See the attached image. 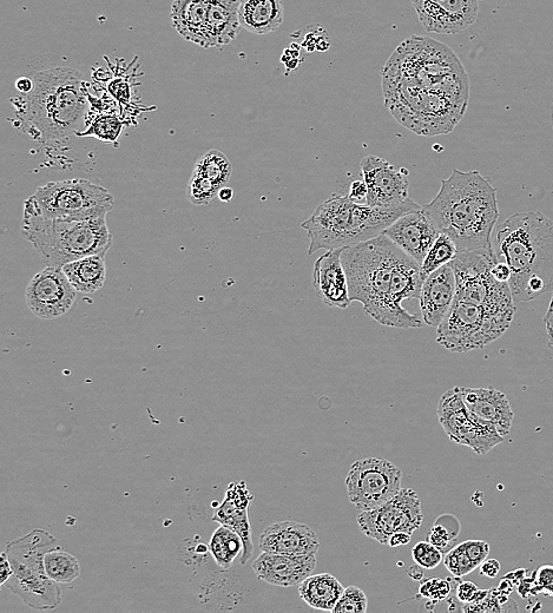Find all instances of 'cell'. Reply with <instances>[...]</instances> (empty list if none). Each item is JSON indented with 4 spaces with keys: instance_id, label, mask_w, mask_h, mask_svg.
Wrapping results in <instances>:
<instances>
[{
    "instance_id": "cell-1",
    "label": "cell",
    "mask_w": 553,
    "mask_h": 613,
    "mask_svg": "<svg viewBox=\"0 0 553 613\" xmlns=\"http://www.w3.org/2000/svg\"><path fill=\"white\" fill-rule=\"evenodd\" d=\"M385 105L403 127L419 136L452 133L470 101V79L443 43L412 36L388 58L383 70Z\"/></svg>"
},
{
    "instance_id": "cell-2",
    "label": "cell",
    "mask_w": 553,
    "mask_h": 613,
    "mask_svg": "<svg viewBox=\"0 0 553 613\" xmlns=\"http://www.w3.org/2000/svg\"><path fill=\"white\" fill-rule=\"evenodd\" d=\"M341 261L351 301L361 302L374 321L400 329L424 326L423 320L401 306L405 300L419 299L425 280L420 265L387 236L344 248Z\"/></svg>"
},
{
    "instance_id": "cell-3",
    "label": "cell",
    "mask_w": 553,
    "mask_h": 613,
    "mask_svg": "<svg viewBox=\"0 0 553 613\" xmlns=\"http://www.w3.org/2000/svg\"><path fill=\"white\" fill-rule=\"evenodd\" d=\"M423 212L440 234L456 243L458 252L493 249L491 236L499 217L497 189L479 171L454 169Z\"/></svg>"
},
{
    "instance_id": "cell-4",
    "label": "cell",
    "mask_w": 553,
    "mask_h": 613,
    "mask_svg": "<svg viewBox=\"0 0 553 613\" xmlns=\"http://www.w3.org/2000/svg\"><path fill=\"white\" fill-rule=\"evenodd\" d=\"M498 261L511 269L513 301L553 292V221L539 212L513 214L497 230Z\"/></svg>"
},
{
    "instance_id": "cell-5",
    "label": "cell",
    "mask_w": 553,
    "mask_h": 613,
    "mask_svg": "<svg viewBox=\"0 0 553 613\" xmlns=\"http://www.w3.org/2000/svg\"><path fill=\"white\" fill-rule=\"evenodd\" d=\"M13 105L23 129L45 142L77 134L89 102L81 72L55 67L37 72L34 89Z\"/></svg>"
},
{
    "instance_id": "cell-6",
    "label": "cell",
    "mask_w": 553,
    "mask_h": 613,
    "mask_svg": "<svg viewBox=\"0 0 553 613\" xmlns=\"http://www.w3.org/2000/svg\"><path fill=\"white\" fill-rule=\"evenodd\" d=\"M420 208L410 199L397 207L375 208L334 194L301 224L311 241L308 255L321 249L346 248L375 239L400 216Z\"/></svg>"
},
{
    "instance_id": "cell-7",
    "label": "cell",
    "mask_w": 553,
    "mask_h": 613,
    "mask_svg": "<svg viewBox=\"0 0 553 613\" xmlns=\"http://www.w3.org/2000/svg\"><path fill=\"white\" fill-rule=\"evenodd\" d=\"M23 235L46 265L59 268L83 257L107 254L113 245L107 216L62 220L24 212Z\"/></svg>"
},
{
    "instance_id": "cell-8",
    "label": "cell",
    "mask_w": 553,
    "mask_h": 613,
    "mask_svg": "<svg viewBox=\"0 0 553 613\" xmlns=\"http://www.w3.org/2000/svg\"><path fill=\"white\" fill-rule=\"evenodd\" d=\"M57 544V538L50 532L36 529L6 547L13 569L9 589L32 609L54 610L62 603V590L46 575L44 565L46 553Z\"/></svg>"
},
{
    "instance_id": "cell-9",
    "label": "cell",
    "mask_w": 553,
    "mask_h": 613,
    "mask_svg": "<svg viewBox=\"0 0 553 613\" xmlns=\"http://www.w3.org/2000/svg\"><path fill=\"white\" fill-rule=\"evenodd\" d=\"M239 0H174L171 23L177 34L203 49L222 48L239 36Z\"/></svg>"
},
{
    "instance_id": "cell-10",
    "label": "cell",
    "mask_w": 553,
    "mask_h": 613,
    "mask_svg": "<svg viewBox=\"0 0 553 613\" xmlns=\"http://www.w3.org/2000/svg\"><path fill=\"white\" fill-rule=\"evenodd\" d=\"M114 196L88 180L49 182L39 187L24 203V212L48 219L88 220L107 216L113 210Z\"/></svg>"
},
{
    "instance_id": "cell-11",
    "label": "cell",
    "mask_w": 553,
    "mask_h": 613,
    "mask_svg": "<svg viewBox=\"0 0 553 613\" xmlns=\"http://www.w3.org/2000/svg\"><path fill=\"white\" fill-rule=\"evenodd\" d=\"M497 262L495 249L458 252L451 261L457 281L454 301L473 303L492 311L515 315L516 306L509 283L498 282L493 278L491 270Z\"/></svg>"
},
{
    "instance_id": "cell-12",
    "label": "cell",
    "mask_w": 553,
    "mask_h": 613,
    "mask_svg": "<svg viewBox=\"0 0 553 613\" xmlns=\"http://www.w3.org/2000/svg\"><path fill=\"white\" fill-rule=\"evenodd\" d=\"M513 316L473 303L454 301L449 314L437 328V342L452 353L483 349L508 331Z\"/></svg>"
},
{
    "instance_id": "cell-13",
    "label": "cell",
    "mask_w": 553,
    "mask_h": 613,
    "mask_svg": "<svg viewBox=\"0 0 553 613\" xmlns=\"http://www.w3.org/2000/svg\"><path fill=\"white\" fill-rule=\"evenodd\" d=\"M438 420L453 443L470 447L484 456L504 441L496 426L474 415L466 407L460 387H453L440 398Z\"/></svg>"
},
{
    "instance_id": "cell-14",
    "label": "cell",
    "mask_w": 553,
    "mask_h": 613,
    "mask_svg": "<svg viewBox=\"0 0 553 613\" xmlns=\"http://www.w3.org/2000/svg\"><path fill=\"white\" fill-rule=\"evenodd\" d=\"M403 472L391 461L367 458L355 461L346 477L350 502L359 511H370L401 491Z\"/></svg>"
},
{
    "instance_id": "cell-15",
    "label": "cell",
    "mask_w": 553,
    "mask_h": 613,
    "mask_svg": "<svg viewBox=\"0 0 553 613\" xmlns=\"http://www.w3.org/2000/svg\"><path fill=\"white\" fill-rule=\"evenodd\" d=\"M423 520L421 502L413 489H401L387 503L370 511H360L357 518L360 531L381 545H388L394 533L407 532L413 535Z\"/></svg>"
},
{
    "instance_id": "cell-16",
    "label": "cell",
    "mask_w": 553,
    "mask_h": 613,
    "mask_svg": "<svg viewBox=\"0 0 553 613\" xmlns=\"http://www.w3.org/2000/svg\"><path fill=\"white\" fill-rule=\"evenodd\" d=\"M77 290L62 268L48 266L35 275L26 288V303L32 314L55 320L67 314L76 301Z\"/></svg>"
},
{
    "instance_id": "cell-17",
    "label": "cell",
    "mask_w": 553,
    "mask_h": 613,
    "mask_svg": "<svg viewBox=\"0 0 553 613\" xmlns=\"http://www.w3.org/2000/svg\"><path fill=\"white\" fill-rule=\"evenodd\" d=\"M360 167L368 187L367 206L397 207L408 200L407 169H397L385 158L373 155L365 157Z\"/></svg>"
},
{
    "instance_id": "cell-18",
    "label": "cell",
    "mask_w": 553,
    "mask_h": 613,
    "mask_svg": "<svg viewBox=\"0 0 553 613\" xmlns=\"http://www.w3.org/2000/svg\"><path fill=\"white\" fill-rule=\"evenodd\" d=\"M426 32L457 35L476 23L478 0H411Z\"/></svg>"
},
{
    "instance_id": "cell-19",
    "label": "cell",
    "mask_w": 553,
    "mask_h": 613,
    "mask_svg": "<svg viewBox=\"0 0 553 613\" xmlns=\"http://www.w3.org/2000/svg\"><path fill=\"white\" fill-rule=\"evenodd\" d=\"M383 234L419 265L423 263L427 252L440 235L427 219L423 207L400 216Z\"/></svg>"
},
{
    "instance_id": "cell-20",
    "label": "cell",
    "mask_w": 553,
    "mask_h": 613,
    "mask_svg": "<svg viewBox=\"0 0 553 613\" xmlns=\"http://www.w3.org/2000/svg\"><path fill=\"white\" fill-rule=\"evenodd\" d=\"M316 563V555L294 556L262 552L255 559L253 570L263 582L281 588H292L312 576Z\"/></svg>"
},
{
    "instance_id": "cell-21",
    "label": "cell",
    "mask_w": 553,
    "mask_h": 613,
    "mask_svg": "<svg viewBox=\"0 0 553 613\" xmlns=\"http://www.w3.org/2000/svg\"><path fill=\"white\" fill-rule=\"evenodd\" d=\"M344 248L331 249L316 260L313 268V288L328 307L347 309L352 305L350 288L341 254Z\"/></svg>"
},
{
    "instance_id": "cell-22",
    "label": "cell",
    "mask_w": 553,
    "mask_h": 613,
    "mask_svg": "<svg viewBox=\"0 0 553 613\" xmlns=\"http://www.w3.org/2000/svg\"><path fill=\"white\" fill-rule=\"evenodd\" d=\"M456 293V274H454L451 263L427 276L421 286L419 296L424 324L438 328L449 314L454 299H456Z\"/></svg>"
},
{
    "instance_id": "cell-23",
    "label": "cell",
    "mask_w": 553,
    "mask_h": 613,
    "mask_svg": "<svg viewBox=\"0 0 553 613\" xmlns=\"http://www.w3.org/2000/svg\"><path fill=\"white\" fill-rule=\"evenodd\" d=\"M262 552L282 555H316L320 549L318 536L311 527L298 522H280L269 525L259 539Z\"/></svg>"
},
{
    "instance_id": "cell-24",
    "label": "cell",
    "mask_w": 553,
    "mask_h": 613,
    "mask_svg": "<svg viewBox=\"0 0 553 613\" xmlns=\"http://www.w3.org/2000/svg\"><path fill=\"white\" fill-rule=\"evenodd\" d=\"M462 397L469 411L487 423L496 426L505 438L510 434L515 413L506 394L493 387H460Z\"/></svg>"
},
{
    "instance_id": "cell-25",
    "label": "cell",
    "mask_w": 553,
    "mask_h": 613,
    "mask_svg": "<svg viewBox=\"0 0 553 613\" xmlns=\"http://www.w3.org/2000/svg\"><path fill=\"white\" fill-rule=\"evenodd\" d=\"M240 23L254 35H268L278 31L285 21L282 0H241Z\"/></svg>"
},
{
    "instance_id": "cell-26",
    "label": "cell",
    "mask_w": 553,
    "mask_h": 613,
    "mask_svg": "<svg viewBox=\"0 0 553 613\" xmlns=\"http://www.w3.org/2000/svg\"><path fill=\"white\" fill-rule=\"evenodd\" d=\"M105 255L107 254L83 257V259L68 263L62 268L78 293L94 294L104 286L105 280H107Z\"/></svg>"
},
{
    "instance_id": "cell-27",
    "label": "cell",
    "mask_w": 553,
    "mask_h": 613,
    "mask_svg": "<svg viewBox=\"0 0 553 613\" xmlns=\"http://www.w3.org/2000/svg\"><path fill=\"white\" fill-rule=\"evenodd\" d=\"M344 586L329 573L309 576L299 585V595L312 609L333 611L344 593Z\"/></svg>"
},
{
    "instance_id": "cell-28",
    "label": "cell",
    "mask_w": 553,
    "mask_h": 613,
    "mask_svg": "<svg viewBox=\"0 0 553 613\" xmlns=\"http://www.w3.org/2000/svg\"><path fill=\"white\" fill-rule=\"evenodd\" d=\"M214 522L229 527L240 536L243 543L241 564L245 565L253 555V533L250 526L248 509L241 507L225 497L223 503L217 506L213 516Z\"/></svg>"
},
{
    "instance_id": "cell-29",
    "label": "cell",
    "mask_w": 553,
    "mask_h": 613,
    "mask_svg": "<svg viewBox=\"0 0 553 613\" xmlns=\"http://www.w3.org/2000/svg\"><path fill=\"white\" fill-rule=\"evenodd\" d=\"M46 575L58 584H70L81 576V565L71 553L55 547L44 558Z\"/></svg>"
},
{
    "instance_id": "cell-30",
    "label": "cell",
    "mask_w": 553,
    "mask_h": 613,
    "mask_svg": "<svg viewBox=\"0 0 553 613\" xmlns=\"http://www.w3.org/2000/svg\"><path fill=\"white\" fill-rule=\"evenodd\" d=\"M209 550L217 565L227 570L243 551L242 539L229 527L221 525L210 539Z\"/></svg>"
},
{
    "instance_id": "cell-31",
    "label": "cell",
    "mask_w": 553,
    "mask_h": 613,
    "mask_svg": "<svg viewBox=\"0 0 553 613\" xmlns=\"http://www.w3.org/2000/svg\"><path fill=\"white\" fill-rule=\"evenodd\" d=\"M193 173L208 177L223 188L232 179L233 167L225 154L212 149L197 160Z\"/></svg>"
},
{
    "instance_id": "cell-32",
    "label": "cell",
    "mask_w": 553,
    "mask_h": 613,
    "mask_svg": "<svg viewBox=\"0 0 553 613\" xmlns=\"http://www.w3.org/2000/svg\"><path fill=\"white\" fill-rule=\"evenodd\" d=\"M458 254V248L449 236L440 234L436 242L433 243L427 252L423 263H421V274L424 279L437 269L449 265Z\"/></svg>"
},
{
    "instance_id": "cell-33",
    "label": "cell",
    "mask_w": 553,
    "mask_h": 613,
    "mask_svg": "<svg viewBox=\"0 0 553 613\" xmlns=\"http://www.w3.org/2000/svg\"><path fill=\"white\" fill-rule=\"evenodd\" d=\"M460 530H462V525L458 518L452 514H444L436 520L426 540L446 555L452 547L456 546L454 543L457 542Z\"/></svg>"
},
{
    "instance_id": "cell-34",
    "label": "cell",
    "mask_w": 553,
    "mask_h": 613,
    "mask_svg": "<svg viewBox=\"0 0 553 613\" xmlns=\"http://www.w3.org/2000/svg\"><path fill=\"white\" fill-rule=\"evenodd\" d=\"M124 123L114 114H102L94 118L84 133H77L81 137H94L103 143H115L121 137Z\"/></svg>"
},
{
    "instance_id": "cell-35",
    "label": "cell",
    "mask_w": 553,
    "mask_h": 613,
    "mask_svg": "<svg viewBox=\"0 0 553 613\" xmlns=\"http://www.w3.org/2000/svg\"><path fill=\"white\" fill-rule=\"evenodd\" d=\"M220 190L219 184L208 177L193 173L188 184L187 197L195 206H208L219 196Z\"/></svg>"
},
{
    "instance_id": "cell-36",
    "label": "cell",
    "mask_w": 553,
    "mask_h": 613,
    "mask_svg": "<svg viewBox=\"0 0 553 613\" xmlns=\"http://www.w3.org/2000/svg\"><path fill=\"white\" fill-rule=\"evenodd\" d=\"M463 612H518V606L512 601L510 596L500 592L498 589L489 590L482 602L471 604L465 603Z\"/></svg>"
},
{
    "instance_id": "cell-37",
    "label": "cell",
    "mask_w": 553,
    "mask_h": 613,
    "mask_svg": "<svg viewBox=\"0 0 553 613\" xmlns=\"http://www.w3.org/2000/svg\"><path fill=\"white\" fill-rule=\"evenodd\" d=\"M446 569L454 578H462L477 569L465 550L464 544L452 547L444 558Z\"/></svg>"
},
{
    "instance_id": "cell-38",
    "label": "cell",
    "mask_w": 553,
    "mask_h": 613,
    "mask_svg": "<svg viewBox=\"0 0 553 613\" xmlns=\"http://www.w3.org/2000/svg\"><path fill=\"white\" fill-rule=\"evenodd\" d=\"M368 609V599L365 592L358 588V586H348L342 593L341 598L333 613H365Z\"/></svg>"
},
{
    "instance_id": "cell-39",
    "label": "cell",
    "mask_w": 553,
    "mask_h": 613,
    "mask_svg": "<svg viewBox=\"0 0 553 613\" xmlns=\"http://www.w3.org/2000/svg\"><path fill=\"white\" fill-rule=\"evenodd\" d=\"M444 553L430 542H420L413 546L412 557L421 569L434 570L443 562Z\"/></svg>"
},
{
    "instance_id": "cell-40",
    "label": "cell",
    "mask_w": 553,
    "mask_h": 613,
    "mask_svg": "<svg viewBox=\"0 0 553 613\" xmlns=\"http://www.w3.org/2000/svg\"><path fill=\"white\" fill-rule=\"evenodd\" d=\"M451 590L452 586L449 583V580L432 578L421 583L419 593L421 597L438 603L449 597Z\"/></svg>"
},
{
    "instance_id": "cell-41",
    "label": "cell",
    "mask_w": 553,
    "mask_h": 613,
    "mask_svg": "<svg viewBox=\"0 0 553 613\" xmlns=\"http://www.w3.org/2000/svg\"><path fill=\"white\" fill-rule=\"evenodd\" d=\"M467 555L471 558L474 565L477 566V569L480 565H482L487 557H489L490 553V545L489 543L484 542V540H466L463 543Z\"/></svg>"
},
{
    "instance_id": "cell-42",
    "label": "cell",
    "mask_w": 553,
    "mask_h": 613,
    "mask_svg": "<svg viewBox=\"0 0 553 613\" xmlns=\"http://www.w3.org/2000/svg\"><path fill=\"white\" fill-rule=\"evenodd\" d=\"M533 573H535L539 591L545 596L553 597V565L539 566L538 570Z\"/></svg>"
},
{
    "instance_id": "cell-43",
    "label": "cell",
    "mask_w": 553,
    "mask_h": 613,
    "mask_svg": "<svg viewBox=\"0 0 553 613\" xmlns=\"http://www.w3.org/2000/svg\"><path fill=\"white\" fill-rule=\"evenodd\" d=\"M326 35V31H322V34L319 36L316 34V31L312 32L306 36V42H304V49L308 52L313 51H326L329 48V39L328 36L324 38Z\"/></svg>"
},
{
    "instance_id": "cell-44",
    "label": "cell",
    "mask_w": 553,
    "mask_h": 613,
    "mask_svg": "<svg viewBox=\"0 0 553 613\" xmlns=\"http://www.w3.org/2000/svg\"><path fill=\"white\" fill-rule=\"evenodd\" d=\"M517 591L522 598H529L531 596L539 595L541 591H539L535 573L532 572L531 577H525L520 580V583L517 586Z\"/></svg>"
},
{
    "instance_id": "cell-45",
    "label": "cell",
    "mask_w": 553,
    "mask_h": 613,
    "mask_svg": "<svg viewBox=\"0 0 553 613\" xmlns=\"http://www.w3.org/2000/svg\"><path fill=\"white\" fill-rule=\"evenodd\" d=\"M347 196L355 203L367 204L368 187L365 180L352 182L350 194Z\"/></svg>"
},
{
    "instance_id": "cell-46",
    "label": "cell",
    "mask_w": 553,
    "mask_h": 613,
    "mask_svg": "<svg viewBox=\"0 0 553 613\" xmlns=\"http://www.w3.org/2000/svg\"><path fill=\"white\" fill-rule=\"evenodd\" d=\"M281 62L286 65L287 69L294 70L298 68L300 62H302L300 54V46L292 44L285 52H283Z\"/></svg>"
},
{
    "instance_id": "cell-47",
    "label": "cell",
    "mask_w": 553,
    "mask_h": 613,
    "mask_svg": "<svg viewBox=\"0 0 553 613\" xmlns=\"http://www.w3.org/2000/svg\"><path fill=\"white\" fill-rule=\"evenodd\" d=\"M478 590V586L472 582L459 583L456 589L458 601L463 604L472 602Z\"/></svg>"
},
{
    "instance_id": "cell-48",
    "label": "cell",
    "mask_w": 553,
    "mask_h": 613,
    "mask_svg": "<svg viewBox=\"0 0 553 613\" xmlns=\"http://www.w3.org/2000/svg\"><path fill=\"white\" fill-rule=\"evenodd\" d=\"M492 275L498 282L509 283L511 279V269L505 262L498 261L492 267Z\"/></svg>"
},
{
    "instance_id": "cell-49",
    "label": "cell",
    "mask_w": 553,
    "mask_h": 613,
    "mask_svg": "<svg viewBox=\"0 0 553 613\" xmlns=\"http://www.w3.org/2000/svg\"><path fill=\"white\" fill-rule=\"evenodd\" d=\"M480 575L487 578H496L500 572V563L497 559H486L485 562L479 566Z\"/></svg>"
},
{
    "instance_id": "cell-50",
    "label": "cell",
    "mask_w": 553,
    "mask_h": 613,
    "mask_svg": "<svg viewBox=\"0 0 553 613\" xmlns=\"http://www.w3.org/2000/svg\"><path fill=\"white\" fill-rule=\"evenodd\" d=\"M13 576V569L10 564L8 553H2V562H0V586H3L9 582V579Z\"/></svg>"
},
{
    "instance_id": "cell-51",
    "label": "cell",
    "mask_w": 553,
    "mask_h": 613,
    "mask_svg": "<svg viewBox=\"0 0 553 613\" xmlns=\"http://www.w3.org/2000/svg\"><path fill=\"white\" fill-rule=\"evenodd\" d=\"M411 539L412 535H410V533H394V535L391 536L390 540H388V546L394 547V549L395 547L405 546L411 543Z\"/></svg>"
},
{
    "instance_id": "cell-52",
    "label": "cell",
    "mask_w": 553,
    "mask_h": 613,
    "mask_svg": "<svg viewBox=\"0 0 553 613\" xmlns=\"http://www.w3.org/2000/svg\"><path fill=\"white\" fill-rule=\"evenodd\" d=\"M544 324L546 327V333H548L549 347L553 349V295L548 312H546V315L544 316Z\"/></svg>"
},
{
    "instance_id": "cell-53",
    "label": "cell",
    "mask_w": 553,
    "mask_h": 613,
    "mask_svg": "<svg viewBox=\"0 0 553 613\" xmlns=\"http://www.w3.org/2000/svg\"><path fill=\"white\" fill-rule=\"evenodd\" d=\"M16 89L21 92L22 95H28L34 89V78L21 77L16 81Z\"/></svg>"
},
{
    "instance_id": "cell-54",
    "label": "cell",
    "mask_w": 553,
    "mask_h": 613,
    "mask_svg": "<svg viewBox=\"0 0 553 613\" xmlns=\"http://www.w3.org/2000/svg\"><path fill=\"white\" fill-rule=\"evenodd\" d=\"M516 588L517 586L515 585V583L512 582V580L504 577V579L502 580V582H500L497 589L500 592L505 593V595L510 596L511 593L516 590Z\"/></svg>"
},
{
    "instance_id": "cell-55",
    "label": "cell",
    "mask_w": 553,
    "mask_h": 613,
    "mask_svg": "<svg viewBox=\"0 0 553 613\" xmlns=\"http://www.w3.org/2000/svg\"><path fill=\"white\" fill-rule=\"evenodd\" d=\"M233 196H234L233 189H230V188H227V187L221 188L220 193H219V199L222 202H230V201H232Z\"/></svg>"
}]
</instances>
